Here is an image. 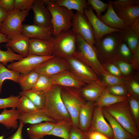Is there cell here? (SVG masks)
<instances>
[{"mask_svg":"<svg viewBox=\"0 0 139 139\" xmlns=\"http://www.w3.org/2000/svg\"><path fill=\"white\" fill-rule=\"evenodd\" d=\"M42 110L56 123L72 122L70 116L62 100L61 87L53 85L46 92L45 106Z\"/></svg>","mask_w":139,"mask_h":139,"instance_id":"6da1fadb","label":"cell"},{"mask_svg":"<svg viewBox=\"0 0 139 139\" xmlns=\"http://www.w3.org/2000/svg\"><path fill=\"white\" fill-rule=\"evenodd\" d=\"M43 1L51 15L54 37L71 29L74 14L73 11L57 5L53 0Z\"/></svg>","mask_w":139,"mask_h":139,"instance_id":"7a4b0ae2","label":"cell"},{"mask_svg":"<svg viewBox=\"0 0 139 139\" xmlns=\"http://www.w3.org/2000/svg\"><path fill=\"white\" fill-rule=\"evenodd\" d=\"M76 34V48L73 56L90 67L101 78L104 68L99 60L94 46H91Z\"/></svg>","mask_w":139,"mask_h":139,"instance_id":"3957f363","label":"cell"},{"mask_svg":"<svg viewBox=\"0 0 139 139\" xmlns=\"http://www.w3.org/2000/svg\"><path fill=\"white\" fill-rule=\"evenodd\" d=\"M103 108L135 138L139 137V129L131 114L127 100Z\"/></svg>","mask_w":139,"mask_h":139,"instance_id":"277c9868","label":"cell"},{"mask_svg":"<svg viewBox=\"0 0 139 139\" xmlns=\"http://www.w3.org/2000/svg\"><path fill=\"white\" fill-rule=\"evenodd\" d=\"M121 32L110 33L101 39L95 41L94 46L102 65L113 63L117 60L116 49L118 43L122 40Z\"/></svg>","mask_w":139,"mask_h":139,"instance_id":"5b68a950","label":"cell"},{"mask_svg":"<svg viewBox=\"0 0 139 139\" xmlns=\"http://www.w3.org/2000/svg\"><path fill=\"white\" fill-rule=\"evenodd\" d=\"M61 94L65 106L71 117L73 125L79 127V115L82 106L87 101L79 89L61 86Z\"/></svg>","mask_w":139,"mask_h":139,"instance_id":"8992f818","label":"cell"},{"mask_svg":"<svg viewBox=\"0 0 139 139\" xmlns=\"http://www.w3.org/2000/svg\"><path fill=\"white\" fill-rule=\"evenodd\" d=\"M76 35L71 28L54 36L53 55L65 59L73 56L76 48Z\"/></svg>","mask_w":139,"mask_h":139,"instance_id":"52a82bcc","label":"cell"},{"mask_svg":"<svg viewBox=\"0 0 139 139\" xmlns=\"http://www.w3.org/2000/svg\"><path fill=\"white\" fill-rule=\"evenodd\" d=\"M29 11L14 10L8 13L6 19L0 25V32L8 38L21 33L22 23L28 16Z\"/></svg>","mask_w":139,"mask_h":139,"instance_id":"ba28073f","label":"cell"},{"mask_svg":"<svg viewBox=\"0 0 139 139\" xmlns=\"http://www.w3.org/2000/svg\"><path fill=\"white\" fill-rule=\"evenodd\" d=\"M65 59L68 64V70L82 82L88 84L100 81L91 68L74 56Z\"/></svg>","mask_w":139,"mask_h":139,"instance_id":"9c48e42d","label":"cell"},{"mask_svg":"<svg viewBox=\"0 0 139 139\" xmlns=\"http://www.w3.org/2000/svg\"><path fill=\"white\" fill-rule=\"evenodd\" d=\"M72 28L92 46H94L95 36L92 27L85 15L76 11L74 13L72 22Z\"/></svg>","mask_w":139,"mask_h":139,"instance_id":"30bf717a","label":"cell"},{"mask_svg":"<svg viewBox=\"0 0 139 139\" xmlns=\"http://www.w3.org/2000/svg\"><path fill=\"white\" fill-rule=\"evenodd\" d=\"M54 56H42L29 55L19 60L7 65V68L21 74H26L33 71L42 62Z\"/></svg>","mask_w":139,"mask_h":139,"instance_id":"8fae6325","label":"cell"},{"mask_svg":"<svg viewBox=\"0 0 139 139\" xmlns=\"http://www.w3.org/2000/svg\"><path fill=\"white\" fill-rule=\"evenodd\" d=\"M68 70V64L65 59L54 56L42 62L33 70L40 74L50 76Z\"/></svg>","mask_w":139,"mask_h":139,"instance_id":"7c38bea8","label":"cell"},{"mask_svg":"<svg viewBox=\"0 0 139 139\" xmlns=\"http://www.w3.org/2000/svg\"><path fill=\"white\" fill-rule=\"evenodd\" d=\"M84 14L90 22L93 29L95 40L101 39L108 34L121 32L123 30L110 27L102 22L94 13L89 5L84 11Z\"/></svg>","mask_w":139,"mask_h":139,"instance_id":"4fadbf2b","label":"cell"},{"mask_svg":"<svg viewBox=\"0 0 139 139\" xmlns=\"http://www.w3.org/2000/svg\"><path fill=\"white\" fill-rule=\"evenodd\" d=\"M102 108L95 106L91 122L88 132H98L102 134L109 139H113V131L103 116Z\"/></svg>","mask_w":139,"mask_h":139,"instance_id":"5bb4252c","label":"cell"},{"mask_svg":"<svg viewBox=\"0 0 139 139\" xmlns=\"http://www.w3.org/2000/svg\"><path fill=\"white\" fill-rule=\"evenodd\" d=\"M122 40L128 47L132 54L131 63L133 68L138 70L139 67V35L130 28L121 32Z\"/></svg>","mask_w":139,"mask_h":139,"instance_id":"9a60e30c","label":"cell"},{"mask_svg":"<svg viewBox=\"0 0 139 139\" xmlns=\"http://www.w3.org/2000/svg\"><path fill=\"white\" fill-rule=\"evenodd\" d=\"M32 9L34 13V24L46 28L52 26L51 13L43 0H34Z\"/></svg>","mask_w":139,"mask_h":139,"instance_id":"2e32d148","label":"cell"},{"mask_svg":"<svg viewBox=\"0 0 139 139\" xmlns=\"http://www.w3.org/2000/svg\"><path fill=\"white\" fill-rule=\"evenodd\" d=\"M22 34L30 39L52 40L54 37L52 26L46 28L39 25L33 24H23Z\"/></svg>","mask_w":139,"mask_h":139,"instance_id":"e0dca14e","label":"cell"},{"mask_svg":"<svg viewBox=\"0 0 139 139\" xmlns=\"http://www.w3.org/2000/svg\"><path fill=\"white\" fill-rule=\"evenodd\" d=\"M49 77L53 85L80 89L86 84L79 80L69 70Z\"/></svg>","mask_w":139,"mask_h":139,"instance_id":"ac0fdd59","label":"cell"},{"mask_svg":"<svg viewBox=\"0 0 139 139\" xmlns=\"http://www.w3.org/2000/svg\"><path fill=\"white\" fill-rule=\"evenodd\" d=\"M54 39H30L29 55L42 56L53 55Z\"/></svg>","mask_w":139,"mask_h":139,"instance_id":"d6986e66","label":"cell"},{"mask_svg":"<svg viewBox=\"0 0 139 139\" xmlns=\"http://www.w3.org/2000/svg\"><path fill=\"white\" fill-rule=\"evenodd\" d=\"M5 46L23 57L29 55L30 39L21 33L8 38Z\"/></svg>","mask_w":139,"mask_h":139,"instance_id":"ffe728a7","label":"cell"},{"mask_svg":"<svg viewBox=\"0 0 139 139\" xmlns=\"http://www.w3.org/2000/svg\"><path fill=\"white\" fill-rule=\"evenodd\" d=\"M107 86L105 83L100 81L86 84L79 90L86 101L94 102Z\"/></svg>","mask_w":139,"mask_h":139,"instance_id":"44dd1931","label":"cell"},{"mask_svg":"<svg viewBox=\"0 0 139 139\" xmlns=\"http://www.w3.org/2000/svg\"><path fill=\"white\" fill-rule=\"evenodd\" d=\"M94 102L87 101L81 107L79 113V128L85 133L89 128L95 106Z\"/></svg>","mask_w":139,"mask_h":139,"instance_id":"7402d4cb","label":"cell"},{"mask_svg":"<svg viewBox=\"0 0 139 139\" xmlns=\"http://www.w3.org/2000/svg\"><path fill=\"white\" fill-rule=\"evenodd\" d=\"M108 7L105 13L99 19L107 26L114 28L124 30L128 28L123 21L118 15L109 1Z\"/></svg>","mask_w":139,"mask_h":139,"instance_id":"603a6c76","label":"cell"},{"mask_svg":"<svg viewBox=\"0 0 139 139\" xmlns=\"http://www.w3.org/2000/svg\"><path fill=\"white\" fill-rule=\"evenodd\" d=\"M56 123L45 121L31 125L27 130L28 135L30 139H43L51 130Z\"/></svg>","mask_w":139,"mask_h":139,"instance_id":"cb8c5ba5","label":"cell"},{"mask_svg":"<svg viewBox=\"0 0 139 139\" xmlns=\"http://www.w3.org/2000/svg\"><path fill=\"white\" fill-rule=\"evenodd\" d=\"M102 112L104 118L107 120L112 128L114 134L113 139L136 138L124 129L103 108Z\"/></svg>","mask_w":139,"mask_h":139,"instance_id":"d4e9b609","label":"cell"},{"mask_svg":"<svg viewBox=\"0 0 139 139\" xmlns=\"http://www.w3.org/2000/svg\"><path fill=\"white\" fill-rule=\"evenodd\" d=\"M18 120L23 124L31 125L37 124L43 121H51L56 123L48 117L42 110L20 114Z\"/></svg>","mask_w":139,"mask_h":139,"instance_id":"484cf974","label":"cell"},{"mask_svg":"<svg viewBox=\"0 0 139 139\" xmlns=\"http://www.w3.org/2000/svg\"><path fill=\"white\" fill-rule=\"evenodd\" d=\"M20 114L15 108L4 109L0 114V124L8 129H16L19 125L18 120Z\"/></svg>","mask_w":139,"mask_h":139,"instance_id":"4316f807","label":"cell"},{"mask_svg":"<svg viewBox=\"0 0 139 139\" xmlns=\"http://www.w3.org/2000/svg\"><path fill=\"white\" fill-rule=\"evenodd\" d=\"M115 11L128 28L139 18V5L130 6Z\"/></svg>","mask_w":139,"mask_h":139,"instance_id":"83f0119b","label":"cell"},{"mask_svg":"<svg viewBox=\"0 0 139 139\" xmlns=\"http://www.w3.org/2000/svg\"><path fill=\"white\" fill-rule=\"evenodd\" d=\"M127 100V96L115 95L109 93L106 89L94 103L95 106L103 108Z\"/></svg>","mask_w":139,"mask_h":139,"instance_id":"f1b7e54d","label":"cell"},{"mask_svg":"<svg viewBox=\"0 0 139 139\" xmlns=\"http://www.w3.org/2000/svg\"><path fill=\"white\" fill-rule=\"evenodd\" d=\"M33 89L19 92L20 95H24L29 98L39 109L43 110L45 106L46 92Z\"/></svg>","mask_w":139,"mask_h":139,"instance_id":"f546056e","label":"cell"},{"mask_svg":"<svg viewBox=\"0 0 139 139\" xmlns=\"http://www.w3.org/2000/svg\"><path fill=\"white\" fill-rule=\"evenodd\" d=\"M57 5L65 7L69 10H75L84 14V11L89 6L85 0H53Z\"/></svg>","mask_w":139,"mask_h":139,"instance_id":"4dcf8cb0","label":"cell"},{"mask_svg":"<svg viewBox=\"0 0 139 139\" xmlns=\"http://www.w3.org/2000/svg\"><path fill=\"white\" fill-rule=\"evenodd\" d=\"M73 125L72 122L62 121L56 123L48 135L54 136L63 139H69Z\"/></svg>","mask_w":139,"mask_h":139,"instance_id":"1f68e13d","label":"cell"},{"mask_svg":"<svg viewBox=\"0 0 139 139\" xmlns=\"http://www.w3.org/2000/svg\"><path fill=\"white\" fill-rule=\"evenodd\" d=\"M39 75L34 70L26 74H21L18 83L22 91H27L32 89Z\"/></svg>","mask_w":139,"mask_h":139,"instance_id":"d6a6232c","label":"cell"},{"mask_svg":"<svg viewBox=\"0 0 139 139\" xmlns=\"http://www.w3.org/2000/svg\"><path fill=\"white\" fill-rule=\"evenodd\" d=\"M20 75L19 73L8 69L0 63V94L2 92V85L4 81L10 80L18 83Z\"/></svg>","mask_w":139,"mask_h":139,"instance_id":"836d02e7","label":"cell"},{"mask_svg":"<svg viewBox=\"0 0 139 139\" xmlns=\"http://www.w3.org/2000/svg\"><path fill=\"white\" fill-rule=\"evenodd\" d=\"M116 54L117 60H122L131 64L133 58L132 53L127 45L123 40L117 46Z\"/></svg>","mask_w":139,"mask_h":139,"instance_id":"e575fe53","label":"cell"},{"mask_svg":"<svg viewBox=\"0 0 139 139\" xmlns=\"http://www.w3.org/2000/svg\"><path fill=\"white\" fill-rule=\"evenodd\" d=\"M101 79H102V81L108 86L117 85H126L129 78L112 75L108 73L104 69Z\"/></svg>","mask_w":139,"mask_h":139,"instance_id":"d590c367","label":"cell"},{"mask_svg":"<svg viewBox=\"0 0 139 139\" xmlns=\"http://www.w3.org/2000/svg\"><path fill=\"white\" fill-rule=\"evenodd\" d=\"M16 108L20 114L39 110L31 100L24 95L21 96Z\"/></svg>","mask_w":139,"mask_h":139,"instance_id":"8d00e7d4","label":"cell"},{"mask_svg":"<svg viewBox=\"0 0 139 139\" xmlns=\"http://www.w3.org/2000/svg\"><path fill=\"white\" fill-rule=\"evenodd\" d=\"M7 50L5 51L0 49V63L5 66L7 65L8 63L13 62L14 61H18L24 57L14 53L9 48L4 46Z\"/></svg>","mask_w":139,"mask_h":139,"instance_id":"74e56055","label":"cell"},{"mask_svg":"<svg viewBox=\"0 0 139 139\" xmlns=\"http://www.w3.org/2000/svg\"><path fill=\"white\" fill-rule=\"evenodd\" d=\"M130 111L136 125L139 129V101L130 93L127 96Z\"/></svg>","mask_w":139,"mask_h":139,"instance_id":"f35d334b","label":"cell"},{"mask_svg":"<svg viewBox=\"0 0 139 139\" xmlns=\"http://www.w3.org/2000/svg\"><path fill=\"white\" fill-rule=\"evenodd\" d=\"M52 85L49 76L43 74H40L36 83L32 89L46 92Z\"/></svg>","mask_w":139,"mask_h":139,"instance_id":"ab89813d","label":"cell"},{"mask_svg":"<svg viewBox=\"0 0 139 139\" xmlns=\"http://www.w3.org/2000/svg\"><path fill=\"white\" fill-rule=\"evenodd\" d=\"M87 2L89 5L95 11L99 19L102 13L107 10L108 6V2L105 3L100 0H88Z\"/></svg>","mask_w":139,"mask_h":139,"instance_id":"60d3db41","label":"cell"},{"mask_svg":"<svg viewBox=\"0 0 139 139\" xmlns=\"http://www.w3.org/2000/svg\"><path fill=\"white\" fill-rule=\"evenodd\" d=\"M21 96L11 95L5 98H0V109L11 108H16Z\"/></svg>","mask_w":139,"mask_h":139,"instance_id":"b9f144b4","label":"cell"},{"mask_svg":"<svg viewBox=\"0 0 139 139\" xmlns=\"http://www.w3.org/2000/svg\"><path fill=\"white\" fill-rule=\"evenodd\" d=\"M106 89L110 93L117 96H127L130 93L126 85L108 86Z\"/></svg>","mask_w":139,"mask_h":139,"instance_id":"7bdbcfd3","label":"cell"},{"mask_svg":"<svg viewBox=\"0 0 139 139\" xmlns=\"http://www.w3.org/2000/svg\"><path fill=\"white\" fill-rule=\"evenodd\" d=\"M115 11L127 7L139 5V0H117L109 1Z\"/></svg>","mask_w":139,"mask_h":139,"instance_id":"ee69618b","label":"cell"},{"mask_svg":"<svg viewBox=\"0 0 139 139\" xmlns=\"http://www.w3.org/2000/svg\"><path fill=\"white\" fill-rule=\"evenodd\" d=\"M113 63L118 67L122 75H128L132 72L133 67L131 63L121 60H116Z\"/></svg>","mask_w":139,"mask_h":139,"instance_id":"f6af8a7d","label":"cell"},{"mask_svg":"<svg viewBox=\"0 0 139 139\" xmlns=\"http://www.w3.org/2000/svg\"><path fill=\"white\" fill-rule=\"evenodd\" d=\"M34 1V0H14V10L29 11L32 9Z\"/></svg>","mask_w":139,"mask_h":139,"instance_id":"bcb514c9","label":"cell"},{"mask_svg":"<svg viewBox=\"0 0 139 139\" xmlns=\"http://www.w3.org/2000/svg\"><path fill=\"white\" fill-rule=\"evenodd\" d=\"M126 86L129 93L138 99L139 97V83L138 82L134 80L130 81L129 78Z\"/></svg>","mask_w":139,"mask_h":139,"instance_id":"7dc6e473","label":"cell"},{"mask_svg":"<svg viewBox=\"0 0 139 139\" xmlns=\"http://www.w3.org/2000/svg\"><path fill=\"white\" fill-rule=\"evenodd\" d=\"M104 70L109 74L119 76H123L118 68L114 63H106L102 65Z\"/></svg>","mask_w":139,"mask_h":139,"instance_id":"c3c4849f","label":"cell"},{"mask_svg":"<svg viewBox=\"0 0 139 139\" xmlns=\"http://www.w3.org/2000/svg\"><path fill=\"white\" fill-rule=\"evenodd\" d=\"M69 139H86L85 133L73 125L71 130Z\"/></svg>","mask_w":139,"mask_h":139,"instance_id":"681fc988","label":"cell"},{"mask_svg":"<svg viewBox=\"0 0 139 139\" xmlns=\"http://www.w3.org/2000/svg\"><path fill=\"white\" fill-rule=\"evenodd\" d=\"M14 0H0V6L8 13L14 10Z\"/></svg>","mask_w":139,"mask_h":139,"instance_id":"f907efd6","label":"cell"},{"mask_svg":"<svg viewBox=\"0 0 139 139\" xmlns=\"http://www.w3.org/2000/svg\"><path fill=\"white\" fill-rule=\"evenodd\" d=\"M86 139H109L102 134L95 131H88L85 133Z\"/></svg>","mask_w":139,"mask_h":139,"instance_id":"816d5d0a","label":"cell"},{"mask_svg":"<svg viewBox=\"0 0 139 139\" xmlns=\"http://www.w3.org/2000/svg\"><path fill=\"white\" fill-rule=\"evenodd\" d=\"M24 124L21 121L16 132L7 139H23L22 135V131Z\"/></svg>","mask_w":139,"mask_h":139,"instance_id":"f5cc1de1","label":"cell"},{"mask_svg":"<svg viewBox=\"0 0 139 139\" xmlns=\"http://www.w3.org/2000/svg\"><path fill=\"white\" fill-rule=\"evenodd\" d=\"M8 13L0 6V25L4 21Z\"/></svg>","mask_w":139,"mask_h":139,"instance_id":"db71d44e","label":"cell"},{"mask_svg":"<svg viewBox=\"0 0 139 139\" xmlns=\"http://www.w3.org/2000/svg\"><path fill=\"white\" fill-rule=\"evenodd\" d=\"M129 28L139 35V18L136 20Z\"/></svg>","mask_w":139,"mask_h":139,"instance_id":"11a10c76","label":"cell"},{"mask_svg":"<svg viewBox=\"0 0 139 139\" xmlns=\"http://www.w3.org/2000/svg\"><path fill=\"white\" fill-rule=\"evenodd\" d=\"M7 36L5 34L0 32V49L1 48V44L2 43H7L8 41Z\"/></svg>","mask_w":139,"mask_h":139,"instance_id":"9f6ffc18","label":"cell"},{"mask_svg":"<svg viewBox=\"0 0 139 139\" xmlns=\"http://www.w3.org/2000/svg\"><path fill=\"white\" fill-rule=\"evenodd\" d=\"M4 137L3 135L0 136V139H4Z\"/></svg>","mask_w":139,"mask_h":139,"instance_id":"6f0895ef","label":"cell"},{"mask_svg":"<svg viewBox=\"0 0 139 139\" xmlns=\"http://www.w3.org/2000/svg\"><path fill=\"white\" fill-rule=\"evenodd\" d=\"M135 139H139V137H138V138H135Z\"/></svg>","mask_w":139,"mask_h":139,"instance_id":"680465c9","label":"cell"}]
</instances>
